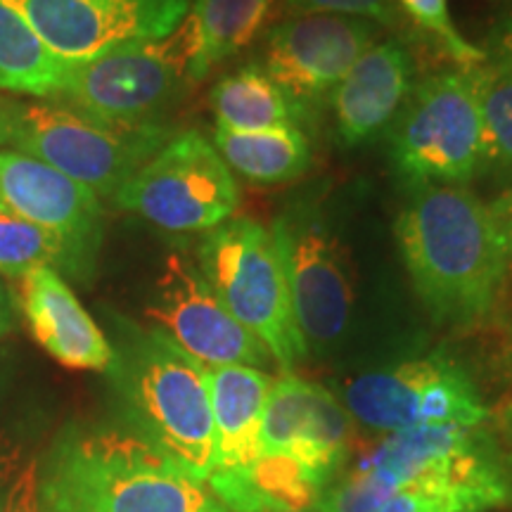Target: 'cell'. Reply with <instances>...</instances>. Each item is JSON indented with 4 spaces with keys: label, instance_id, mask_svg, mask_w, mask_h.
Returning <instances> with one entry per match:
<instances>
[{
    "label": "cell",
    "instance_id": "obj_9",
    "mask_svg": "<svg viewBox=\"0 0 512 512\" xmlns=\"http://www.w3.org/2000/svg\"><path fill=\"white\" fill-rule=\"evenodd\" d=\"M240 200L230 166L197 131L171 138L114 197L166 233H209L233 219Z\"/></svg>",
    "mask_w": 512,
    "mask_h": 512
},
{
    "label": "cell",
    "instance_id": "obj_20",
    "mask_svg": "<svg viewBox=\"0 0 512 512\" xmlns=\"http://www.w3.org/2000/svg\"><path fill=\"white\" fill-rule=\"evenodd\" d=\"M214 147L230 171L259 185L290 183L306 174L313 152L299 126H278L266 131H230L216 126Z\"/></svg>",
    "mask_w": 512,
    "mask_h": 512
},
{
    "label": "cell",
    "instance_id": "obj_7",
    "mask_svg": "<svg viewBox=\"0 0 512 512\" xmlns=\"http://www.w3.org/2000/svg\"><path fill=\"white\" fill-rule=\"evenodd\" d=\"M195 55V27L185 15L164 38L121 43L93 60L72 64L55 100L119 124H152L195 83Z\"/></svg>",
    "mask_w": 512,
    "mask_h": 512
},
{
    "label": "cell",
    "instance_id": "obj_25",
    "mask_svg": "<svg viewBox=\"0 0 512 512\" xmlns=\"http://www.w3.org/2000/svg\"><path fill=\"white\" fill-rule=\"evenodd\" d=\"M484 124V164L489 171L512 185V62L489 60L470 67Z\"/></svg>",
    "mask_w": 512,
    "mask_h": 512
},
{
    "label": "cell",
    "instance_id": "obj_8",
    "mask_svg": "<svg viewBox=\"0 0 512 512\" xmlns=\"http://www.w3.org/2000/svg\"><path fill=\"white\" fill-rule=\"evenodd\" d=\"M389 152L403 181L465 185L482 174L484 124L470 69L427 76L392 121Z\"/></svg>",
    "mask_w": 512,
    "mask_h": 512
},
{
    "label": "cell",
    "instance_id": "obj_29",
    "mask_svg": "<svg viewBox=\"0 0 512 512\" xmlns=\"http://www.w3.org/2000/svg\"><path fill=\"white\" fill-rule=\"evenodd\" d=\"M31 456L34 453H29V439L22 427L15 425L0 430V512H3L5 501H8L12 482H15Z\"/></svg>",
    "mask_w": 512,
    "mask_h": 512
},
{
    "label": "cell",
    "instance_id": "obj_5",
    "mask_svg": "<svg viewBox=\"0 0 512 512\" xmlns=\"http://www.w3.org/2000/svg\"><path fill=\"white\" fill-rule=\"evenodd\" d=\"M169 140L159 121L119 124L62 100L8 98V145L112 200Z\"/></svg>",
    "mask_w": 512,
    "mask_h": 512
},
{
    "label": "cell",
    "instance_id": "obj_23",
    "mask_svg": "<svg viewBox=\"0 0 512 512\" xmlns=\"http://www.w3.org/2000/svg\"><path fill=\"white\" fill-rule=\"evenodd\" d=\"M271 8L273 0H192L188 17L197 41L195 83L249 46L264 29Z\"/></svg>",
    "mask_w": 512,
    "mask_h": 512
},
{
    "label": "cell",
    "instance_id": "obj_33",
    "mask_svg": "<svg viewBox=\"0 0 512 512\" xmlns=\"http://www.w3.org/2000/svg\"><path fill=\"white\" fill-rule=\"evenodd\" d=\"M10 380H12V363H10V356L5 354V351H0V401H3V396L8 394Z\"/></svg>",
    "mask_w": 512,
    "mask_h": 512
},
{
    "label": "cell",
    "instance_id": "obj_4",
    "mask_svg": "<svg viewBox=\"0 0 512 512\" xmlns=\"http://www.w3.org/2000/svg\"><path fill=\"white\" fill-rule=\"evenodd\" d=\"M413 484H456L512 501V467L484 425L415 427L384 439L325 486L316 512H373Z\"/></svg>",
    "mask_w": 512,
    "mask_h": 512
},
{
    "label": "cell",
    "instance_id": "obj_32",
    "mask_svg": "<svg viewBox=\"0 0 512 512\" xmlns=\"http://www.w3.org/2000/svg\"><path fill=\"white\" fill-rule=\"evenodd\" d=\"M489 60H510L512 62V10L491 31L489 48L484 50Z\"/></svg>",
    "mask_w": 512,
    "mask_h": 512
},
{
    "label": "cell",
    "instance_id": "obj_13",
    "mask_svg": "<svg viewBox=\"0 0 512 512\" xmlns=\"http://www.w3.org/2000/svg\"><path fill=\"white\" fill-rule=\"evenodd\" d=\"M377 24L358 17H285L266 31L261 69L278 83L299 114L320 107L351 64L373 46Z\"/></svg>",
    "mask_w": 512,
    "mask_h": 512
},
{
    "label": "cell",
    "instance_id": "obj_3",
    "mask_svg": "<svg viewBox=\"0 0 512 512\" xmlns=\"http://www.w3.org/2000/svg\"><path fill=\"white\" fill-rule=\"evenodd\" d=\"M110 373L138 434L185 472L209 482L216 465L207 366L159 328H128Z\"/></svg>",
    "mask_w": 512,
    "mask_h": 512
},
{
    "label": "cell",
    "instance_id": "obj_17",
    "mask_svg": "<svg viewBox=\"0 0 512 512\" xmlns=\"http://www.w3.org/2000/svg\"><path fill=\"white\" fill-rule=\"evenodd\" d=\"M413 91V57L396 38L373 43L330 95L337 136L347 147L368 143L392 126Z\"/></svg>",
    "mask_w": 512,
    "mask_h": 512
},
{
    "label": "cell",
    "instance_id": "obj_10",
    "mask_svg": "<svg viewBox=\"0 0 512 512\" xmlns=\"http://www.w3.org/2000/svg\"><path fill=\"white\" fill-rule=\"evenodd\" d=\"M271 238L306 349H330L347 332L354 311V261L347 245L309 200L287 204L275 216Z\"/></svg>",
    "mask_w": 512,
    "mask_h": 512
},
{
    "label": "cell",
    "instance_id": "obj_27",
    "mask_svg": "<svg viewBox=\"0 0 512 512\" xmlns=\"http://www.w3.org/2000/svg\"><path fill=\"white\" fill-rule=\"evenodd\" d=\"M399 10L406 15L420 31H425L437 46L444 50L446 57H451L460 69L477 67L486 62V53L470 43L460 34L451 19L448 0H396Z\"/></svg>",
    "mask_w": 512,
    "mask_h": 512
},
{
    "label": "cell",
    "instance_id": "obj_12",
    "mask_svg": "<svg viewBox=\"0 0 512 512\" xmlns=\"http://www.w3.org/2000/svg\"><path fill=\"white\" fill-rule=\"evenodd\" d=\"M147 316L185 354L204 366H275L264 344L235 320L195 259L181 252L166 256Z\"/></svg>",
    "mask_w": 512,
    "mask_h": 512
},
{
    "label": "cell",
    "instance_id": "obj_34",
    "mask_svg": "<svg viewBox=\"0 0 512 512\" xmlns=\"http://www.w3.org/2000/svg\"><path fill=\"white\" fill-rule=\"evenodd\" d=\"M0 145H8V98H0Z\"/></svg>",
    "mask_w": 512,
    "mask_h": 512
},
{
    "label": "cell",
    "instance_id": "obj_37",
    "mask_svg": "<svg viewBox=\"0 0 512 512\" xmlns=\"http://www.w3.org/2000/svg\"><path fill=\"white\" fill-rule=\"evenodd\" d=\"M0 323H3V290H0Z\"/></svg>",
    "mask_w": 512,
    "mask_h": 512
},
{
    "label": "cell",
    "instance_id": "obj_18",
    "mask_svg": "<svg viewBox=\"0 0 512 512\" xmlns=\"http://www.w3.org/2000/svg\"><path fill=\"white\" fill-rule=\"evenodd\" d=\"M22 311L31 335L62 366L110 373L114 349L55 268L22 275Z\"/></svg>",
    "mask_w": 512,
    "mask_h": 512
},
{
    "label": "cell",
    "instance_id": "obj_6",
    "mask_svg": "<svg viewBox=\"0 0 512 512\" xmlns=\"http://www.w3.org/2000/svg\"><path fill=\"white\" fill-rule=\"evenodd\" d=\"M195 261L235 320L264 344L275 366L292 373L309 349L271 230L249 216L230 219L204 235Z\"/></svg>",
    "mask_w": 512,
    "mask_h": 512
},
{
    "label": "cell",
    "instance_id": "obj_16",
    "mask_svg": "<svg viewBox=\"0 0 512 512\" xmlns=\"http://www.w3.org/2000/svg\"><path fill=\"white\" fill-rule=\"evenodd\" d=\"M0 204L60 235L88 271L102 245V204L86 185L15 150H0Z\"/></svg>",
    "mask_w": 512,
    "mask_h": 512
},
{
    "label": "cell",
    "instance_id": "obj_36",
    "mask_svg": "<svg viewBox=\"0 0 512 512\" xmlns=\"http://www.w3.org/2000/svg\"><path fill=\"white\" fill-rule=\"evenodd\" d=\"M505 420H508V427H510V432H512V403H510L508 413H505Z\"/></svg>",
    "mask_w": 512,
    "mask_h": 512
},
{
    "label": "cell",
    "instance_id": "obj_19",
    "mask_svg": "<svg viewBox=\"0 0 512 512\" xmlns=\"http://www.w3.org/2000/svg\"><path fill=\"white\" fill-rule=\"evenodd\" d=\"M216 465L211 479L240 477L261 456V418L273 380L249 366H207Z\"/></svg>",
    "mask_w": 512,
    "mask_h": 512
},
{
    "label": "cell",
    "instance_id": "obj_22",
    "mask_svg": "<svg viewBox=\"0 0 512 512\" xmlns=\"http://www.w3.org/2000/svg\"><path fill=\"white\" fill-rule=\"evenodd\" d=\"M209 102L216 114V126L230 131L297 126V119H302L292 100L280 91L259 62L245 64L238 72L223 76L211 88Z\"/></svg>",
    "mask_w": 512,
    "mask_h": 512
},
{
    "label": "cell",
    "instance_id": "obj_38",
    "mask_svg": "<svg viewBox=\"0 0 512 512\" xmlns=\"http://www.w3.org/2000/svg\"><path fill=\"white\" fill-rule=\"evenodd\" d=\"M264 512H297V510H278V508H268Z\"/></svg>",
    "mask_w": 512,
    "mask_h": 512
},
{
    "label": "cell",
    "instance_id": "obj_21",
    "mask_svg": "<svg viewBox=\"0 0 512 512\" xmlns=\"http://www.w3.org/2000/svg\"><path fill=\"white\" fill-rule=\"evenodd\" d=\"M69 64L36 34L29 19L0 0V91L55 98Z\"/></svg>",
    "mask_w": 512,
    "mask_h": 512
},
{
    "label": "cell",
    "instance_id": "obj_30",
    "mask_svg": "<svg viewBox=\"0 0 512 512\" xmlns=\"http://www.w3.org/2000/svg\"><path fill=\"white\" fill-rule=\"evenodd\" d=\"M3 512H50L41 491V460L31 456L10 486Z\"/></svg>",
    "mask_w": 512,
    "mask_h": 512
},
{
    "label": "cell",
    "instance_id": "obj_26",
    "mask_svg": "<svg viewBox=\"0 0 512 512\" xmlns=\"http://www.w3.org/2000/svg\"><path fill=\"white\" fill-rule=\"evenodd\" d=\"M512 501L494 491L456 484H413L373 512H491Z\"/></svg>",
    "mask_w": 512,
    "mask_h": 512
},
{
    "label": "cell",
    "instance_id": "obj_11",
    "mask_svg": "<svg viewBox=\"0 0 512 512\" xmlns=\"http://www.w3.org/2000/svg\"><path fill=\"white\" fill-rule=\"evenodd\" d=\"M342 406L373 432L465 425L489 420V408L472 375L456 358L430 354L370 370L344 384Z\"/></svg>",
    "mask_w": 512,
    "mask_h": 512
},
{
    "label": "cell",
    "instance_id": "obj_1",
    "mask_svg": "<svg viewBox=\"0 0 512 512\" xmlns=\"http://www.w3.org/2000/svg\"><path fill=\"white\" fill-rule=\"evenodd\" d=\"M403 266L434 323L470 330L496 311L510 266L467 185H418L396 221Z\"/></svg>",
    "mask_w": 512,
    "mask_h": 512
},
{
    "label": "cell",
    "instance_id": "obj_24",
    "mask_svg": "<svg viewBox=\"0 0 512 512\" xmlns=\"http://www.w3.org/2000/svg\"><path fill=\"white\" fill-rule=\"evenodd\" d=\"M36 268H55L79 280L93 275L60 235L0 204V273L22 278Z\"/></svg>",
    "mask_w": 512,
    "mask_h": 512
},
{
    "label": "cell",
    "instance_id": "obj_14",
    "mask_svg": "<svg viewBox=\"0 0 512 512\" xmlns=\"http://www.w3.org/2000/svg\"><path fill=\"white\" fill-rule=\"evenodd\" d=\"M62 62L83 64L131 41L164 38L192 0H5Z\"/></svg>",
    "mask_w": 512,
    "mask_h": 512
},
{
    "label": "cell",
    "instance_id": "obj_28",
    "mask_svg": "<svg viewBox=\"0 0 512 512\" xmlns=\"http://www.w3.org/2000/svg\"><path fill=\"white\" fill-rule=\"evenodd\" d=\"M285 17L339 15L368 19L377 27H399L401 10L396 0H283Z\"/></svg>",
    "mask_w": 512,
    "mask_h": 512
},
{
    "label": "cell",
    "instance_id": "obj_15",
    "mask_svg": "<svg viewBox=\"0 0 512 512\" xmlns=\"http://www.w3.org/2000/svg\"><path fill=\"white\" fill-rule=\"evenodd\" d=\"M351 415L323 384L283 373L273 380L261 418L266 456H290L328 486L347 460Z\"/></svg>",
    "mask_w": 512,
    "mask_h": 512
},
{
    "label": "cell",
    "instance_id": "obj_35",
    "mask_svg": "<svg viewBox=\"0 0 512 512\" xmlns=\"http://www.w3.org/2000/svg\"><path fill=\"white\" fill-rule=\"evenodd\" d=\"M508 366H510V373H512V328H510V337H508Z\"/></svg>",
    "mask_w": 512,
    "mask_h": 512
},
{
    "label": "cell",
    "instance_id": "obj_31",
    "mask_svg": "<svg viewBox=\"0 0 512 512\" xmlns=\"http://www.w3.org/2000/svg\"><path fill=\"white\" fill-rule=\"evenodd\" d=\"M489 214L491 221H494L498 240H501L505 259H508V266L512 271V185H508V188L489 204Z\"/></svg>",
    "mask_w": 512,
    "mask_h": 512
},
{
    "label": "cell",
    "instance_id": "obj_2",
    "mask_svg": "<svg viewBox=\"0 0 512 512\" xmlns=\"http://www.w3.org/2000/svg\"><path fill=\"white\" fill-rule=\"evenodd\" d=\"M41 491L50 512H233L138 432L107 427L64 434Z\"/></svg>",
    "mask_w": 512,
    "mask_h": 512
}]
</instances>
